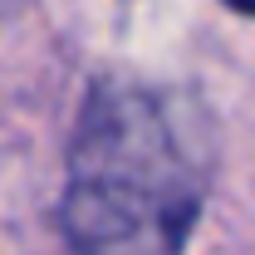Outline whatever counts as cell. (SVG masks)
I'll use <instances>...</instances> for the list:
<instances>
[{"label": "cell", "mask_w": 255, "mask_h": 255, "mask_svg": "<svg viewBox=\"0 0 255 255\" xmlns=\"http://www.w3.org/2000/svg\"><path fill=\"white\" fill-rule=\"evenodd\" d=\"M211 191V147L196 108L162 89L103 79L84 98L59 196L74 255H182Z\"/></svg>", "instance_id": "1"}, {"label": "cell", "mask_w": 255, "mask_h": 255, "mask_svg": "<svg viewBox=\"0 0 255 255\" xmlns=\"http://www.w3.org/2000/svg\"><path fill=\"white\" fill-rule=\"evenodd\" d=\"M231 10H241V15H255V0H226Z\"/></svg>", "instance_id": "2"}]
</instances>
